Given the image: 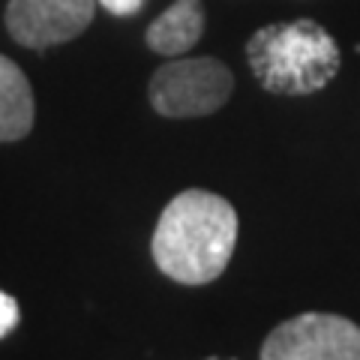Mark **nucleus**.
Masks as SVG:
<instances>
[{
    "instance_id": "f257e3e1",
    "label": "nucleus",
    "mask_w": 360,
    "mask_h": 360,
    "mask_svg": "<svg viewBox=\"0 0 360 360\" xmlns=\"http://www.w3.org/2000/svg\"><path fill=\"white\" fill-rule=\"evenodd\" d=\"M238 210L229 198L184 189L162 207L153 229V264L180 285L217 283L238 250Z\"/></svg>"
},
{
    "instance_id": "f03ea898",
    "label": "nucleus",
    "mask_w": 360,
    "mask_h": 360,
    "mask_svg": "<svg viewBox=\"0 0 360 360\" xmlns=\"http://www.w3.org/2000/svg\"><path fill=\"white\" fill-rule=\"evenodd\" d=\"M246 63L267 94L309 96L340 75L342 54L328 27L297 18L258 27L246 42Z\"/></svg>"
},
{
    "instance_id": "7ed1b4c3",
    "label": "nucleus",
    "mask_w": 360,
    "mask_h": 360,
    "mask_svg": "<svg viewBox=\"0 0 360 360\" xmlns=\"http://www.w3.org/2000/svg\"><path fill=\"white\" fill-rule=\"evenodd\" d=\"M234 94V72L217 58L168 60L150 75L148 99L160 117H207Z\"/></svg>"
},
{
    "instance_id": "20e7f679",
    "label": "nucleus",
    "mask_w": 360,
    "mask_h": 360,
    "mask_svg": "<svg viewBox=\"0 0 360 360\" xmlns=\"http://www.w3.org/2000/svg\"><path fill=\"white\" fill-rule=\"evenodd\" d=\"M262 360H360V324L333 312L285 319L262 342Z\"/></svg>"
},
{
    "instance_id": "39448f33",
    "label": "nucleus",
    "mask_w": 360,
    "mask_h": 360,
    "mask_svg": "<svg viewBox=\"0 0 360 360\" xmlns=\"http://www.w3.org/2000/svg\"><path fill=\"white\" fill-rule=\"evenodd\" d=\"M94 15L96 0H9L4 25L18 45L45 51L82 37Z\"/></svg>"
},
{
    "instance_id": "423d86ee",
    "label": "nucleus",
    "mask_w": 360,
    "mask_h": 360,
    "mask_svg": "<svg viewBox=\"0 0 360 360\" xmlns=\"http://www.w3.org/2000/svg\"><path fill=\"white\" fill-rule=\"evenodd\" d=\"M207 15L201 0H174L160 18H153L144 30L148 49L162 54V58H180L198 45L205 33Z\"/></svg>"
},
{
    "instance_id": "0eeeda50",
    "label": "nucleus",
    "mask_w": 360,
    "mask_h": 360,
    "mask_svg": "<svg viewBox=\"0 0 360 360\" xmlns=\"http://www.w3.org/2000/svg\"><path fill=\"white\" fill-rule=\"evenodd\" d=\"M37 120V99L25 70L0 54V141L27 139Z\"/></svg>"
},
{
    "instance_id": "6e6552de",
    "label": "nucleus",
    "mask_w": 360,
    "mask_h": 360,
    "mask_svg": "<svg viewBox=\"0 0 360 360\" xmlns=\"http://www.w3.org/2000/svg\"><path fill=\"white\" fill-rule=\"evenodd\" d=\"M18 321H21L18 300H15L13 295H6V291H0V340L15 330Z\"/></svg>"
},
{
    "instance_id": "1a4fd4ad",
    "label": "nucleus",
    "mask_w": 360,
    "mask_h": 360,
    "mask_svg": "<svg viewBox=\"0 0 360 360\" xmlns=\"http://www.w3.org/2000/svg\"><path fill=\"white\" fill-rule=\"evenodd\" d=\"M96 4L108 9L111 15H135V13H141L148 0H96Z\"/></svg>"
}]
</instances>
